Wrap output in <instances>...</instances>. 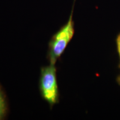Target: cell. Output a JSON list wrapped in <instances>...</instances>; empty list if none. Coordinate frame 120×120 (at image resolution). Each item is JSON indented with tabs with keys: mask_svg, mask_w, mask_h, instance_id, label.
<instances>
[{
	"mask_svg": "<svg viewBox=\"0 0 120 120\" xmlns=\"http://www.w3.org/2000/svg\"><path fill=\"white\" fill-rule=\"evenodd\" d=\"M73 7L67 23L52 36L49 43L47 58L49 64H55L61 57L75 34V23L73 20Z\"/></svg>",
	"mask_w": 120,
	"mask_h": 120,
	"instance_id": "obj_1",
	"label": "cell"
},
{
	"mask_svg": "<svg viewBox=\"0 0 120 120\" xmlns=\"http://www.w3.org/2000/svg\"><path fill=\"white\" fill-rule=\"evenodd\" d=\"M41 97L52 108L59 102V90L55 64H49L41 67L39 80Z\"/></svg>",
	"mask_w": 120,
	"mask_h": 120,
	"instance_id": "obj_2",
	"label": "cell"
},
{
	"mask_svg": "<svg viewBox=\"0 0 120 120\" xmlns=\"http://www.w3.org/2000/svg\"><path fill=\"white\" fill-rule=\"evenodd\" d=\"M7 112V104L6 96L0 87V120L5 118Z\"/></svg>",
	"mask_w": 120,
	"mask_h": 120,
	"instance_id": "obj_3",
	"label": "cell"
},
{
	"mask_svg": "<svg viewBox=\"0 0 120 120\" xmlns=\"http://www.w3.org/2000/svg\"><path fill=\"white\" fill-rule=\"evenodd\" d=\"M116 45H117V52L118 53V56L120 57V34H118L116 38ZM117 82L118 84L120 85V75L118 76L117 78Z\"/></svg>",
	"mask_w": 120,
	"mask_h": 120,
	"instance_id": "obj_4",
	"label": "cell"
}]
</instances>
